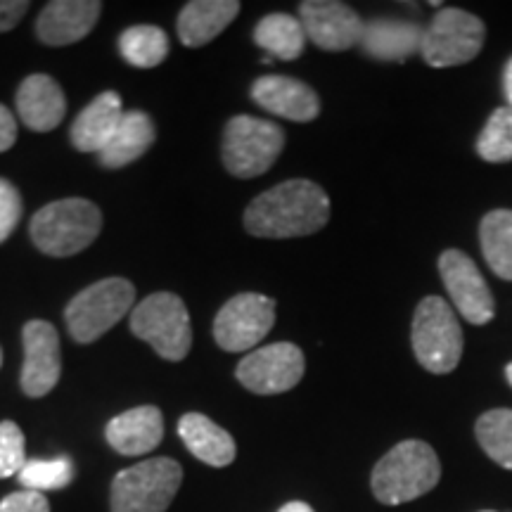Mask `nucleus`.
Instances as JSON below:
<instances>
[{
    "label": "nucleus",
    "mask_w": 512,
    "mask_h": 512,
    "mask_svg": "<svg viewBox=\"0 0 512 512\" xmlns=\"http://www.w3.org/2000/svg\"><path fill=\"white\" fill-rule=\"evenodd\" d=\"M0 363H3V354H0Z\"/></svg>",
    "instance_id": "4c0bfd02"
},
{
    "label": "nucleus",
    "mask_w": 512,
    "mask_h": 512,
    "mask_svg": "<svg viewBox=\"0 0 512 512\" xmlns=\"http://www.w3.org/2000/svg\"><path fill=\"white\" fill-rule=\"evenodd\" d=\"M505 377H508V382H510V387H512V363L508 368H505Z\"/></svg>",
    "instance_id": "e433bc0d"
},
{
    "label": "nucleus",
    "mask_w": 512,
    "mask_h": 512,
    "mask_svg": "<svg viewBox=\"0 0 512 512\" xmlns=\"http://www.w3.org/2000/svg\"><path fill=\"white\" fill-rule=\"evenodd\" d=\"M27 0H0V34L15 29L19 19L27 15Z\"/></svg>",
    "instance_id": "473e14b6"
},
{
    "label": "nucleus",
    "mask_w": 512,
    "mask_h": 512,
    "mask_svg": "<svg viewBox=\"0 0 512 512\" xmlns=\"http://www.w3.org/2000/svg\"><path fill=\"white\" fill-rule=\"evenodd\" d=\"M27 465V441L17 422H0V479L19 475Z\"/></svg>",
    "instance_id": "c756f323"
},
{
    "label": "nucleus",
    "mask_w": 512,
    "mask_h": 512,
    "mask_svg": "<svg viewBox=\"0 0 512 512\" xmlns=\"http://www.w3.org/2000/svg\"><path fill=\"white\" fill-rule=\"evenodd\" d=\"M183 484V467L150 458L121 470L112 482V512H166Z\"/></svg>",
    "instance_id": "39448f33"
},
{
    "label": "nucleus",
    "mask_w": 512,
    "mask_h": 512,
    "mask_svg": "<svg viewBox=\"0 0 512 512\" xmlns=\"http://www.w3.org/2000/svg\"><path fill=\"white\" fill-rule=\"evenodd\" d=\"M102 5L98 0H53L36 19V34L46 46H69L91 34Z\"/></svg>",
    "instance_id": "dca6fc26"
},
{
    "label": "nucleus",
    "mask_w": 512,
    "mask_h": 512,
    "mask_svg": "<svg viewBox=\"0 0 512 512\" xmlns=\"http://www.w3.org/2000/svg\"><path fill=\"white\" fill-rule=\"evenodd\" d=\"M439 273L460 316L472 325H486L494 318V294L470 256L460 249H446L439 256Z\"/></svg>",
    "instance_id": "f8f14e48"
},
{
    "label": "nucleus",
    "mask_w": 512,
    "mask_h": 512,
    "mask_svg": "<svg viewBox=\"0 0 512 512\" xmlns=\"http://www.w3.org/2000/svg\"><path fill=\"white\" fill-rule=\"evenodd\" d=\"M254 41L275 60L292 62L304 55L306 31L302 19L285 15V12H273L256 24Z\"/></svg>",
    "instance_id": "b1692460"
},
{
    "label": "nucleus",
    "mask_w": 512,
    "mask_h": 512,
    "mask_svg": "<svg viewBox=\"0 0 512 512\" xmlns=\"http://www.w3.org/2000/svg\"><path fill=\"white\" fill-rule=\"evenodd\" d=\"M238 0H192L178 15V38L183 46L200 48L214 41L238 17Z\"/></svg>",
    "instance_id": "412c9836"
},
{
    "label": "nucleus",
    "mask_w": 512,
    "mask_h": 512,
    "mask_svg": "<svg viewBox=\"0 0 512 512\" xmlns=\"http://www.w3.org/2000/svg\"><path fill=\"white\" fill-rule=\"evenodd\" d=\"M252 98L266 112L290 121H313L320 114V100L311 86L290 76L268 74L254 81Z\"/></svg>",
    "instance_id": "2eb2a0df"
},
{
    "label": "nucleus",
    "mask_w": 512,
    "mask_h": 512,
    "mask_svg": "<svg viewBox=\"0 0 512 512\" xmlns=\"http://www.w3.org/2000/svg\"><path fill=\"white\" fill-rule=\"evenodd\" d=\"M503 86H505V98H508L510 107H512V60L508 62V67H505V74H503Z\"/></svg>",
    "instance_id": "f704fd0d"
},
{
    "label": "nucleus",
    "mask_w": 512,
    "mask_h": 512,
    "mask_svg": "<svg viewBox=\"0 0 512 512\" xmlns=\"http://www.w3.org/2000/svg\"><path fill=\"white\" fill-rule=\"evenodd\" d=\"M479 242L486 264L498 278L512 280V211L496 209L484 216Z\"/></svg>",
    "instance_id": "393cba45"
},
{
    "label": "nucleus",
    "mask_w": 512,
    "mask_h": 512,
    "mask_svg": "<svg viewBox=\"0 0 512 512\" xmlns=\"http://www.w3.org/2000/svg\"><path fill=\"white\" fill-rule=\"evenodd\" d=\"M413 351L418 363L434 375H446L458 368L463 356V330L441 297H425L413 316Z\"/></svg>",
    "instance_id": "20e7f679"
},
{
    "label": "nucleus",
    "mask_w": 512,
    "mask_h": 512,
    "mask_svg": "<svg viewBox=\"0 0 512 512\" xmlns=\"http://www.w3.org/2000/svg\"><path fill=\"white\" fill-rule=\"evenodd\" d=\"M275 323V302L256 292L233 297L214 320L216 344L228 354H240L259 347Z\"/></svg>",
    "instance_id": "9d476101"
},
{
    "label": "nucleus",
    "mask_w": 512,
    "mask_h": 512,
    "mask_svg": "<svg viewBox=\"0 0 512 512\" xmlns=\"http://www.w3.org/2000/svg\"><path fill=\"white\" fill-rule=\"evenodd\" d=\"M155 124L140 110H128L121 124L105 150L100 152V164L107 169H121V166L136 162L155 143Z\"/></svg>",
    "instance_id": "5701e85b"
},
{
    "label": "nucleus",
    "mask_w": 512,
    "mask_h": 512,
    "mask_svg": "<svg viewBox=\"0 0 512 512\" xmlns=\"http://www.w3.org/2000/svg\"><path fill=\"white\" fill-rule=\"evenodd\" d=\"M19 484L27 491H55L72 482L74 465L69 458H53V460H27L24 470L19 472Z\"/></svg>",
    "instance_id": "c85d7f7f"
},
{
    "label": "nucleus",
    "mask_w": 512,
    "mask_h": 512,
    "mask_svg": "<svg viewBox=\"0 0 512 512\" xmlns=\"http://www.w3.org/2000/svg\"><path fill=\"white\" fill-rule=\"evenodd\" d=\"M22 219V197L19 190L5 178H0V245L10 238Z\"/></svg>",
    "instance_id": "7c9ffc66"
},
{
    "label": "nucleus",
    "mask_w": 512,
    "mask_h": 512,
    "mask_svg": "<svg viewBox=\"0 0 512 512\" xmlns=\"http://www.w3.org/2000/svg\"><path fill=\"white\" fill-rule=\"evenodd\" d=\"M131 330L166 361H183L190 354V313L178 294L157 292L143 299L131 311Z\"/></svg>",
    "instance_id": "0eeeda50"
},
{
    "label": "nucleus",
    "mask_w": 512,
    "mask_h": 512,
    "mask_svg": "<svg viewBox=\"0 0 512 512\" xmlns=\"http://www.w3.org/2000/svg\"><path fill=\"white\" fill-rule=\"evenodd\" d=\"M285 147L283 128L273 121L233 117L223 133V166L238 178H254L266 174Z\"/></svg>",
    "instance_id": "6e6552de"
},
{
    "label": "nucleus",
    "mask_w": 512,
    "mask_h": 512,
    "mask_svg": "<svg viewBox=\"0 0 512 512\" xmlns=\"http://www.w3.org/2000/svg\"><path fill=\"white\" fill-rule=\"evenodd\" d=\"M0 512H50V503L38 491L22 489L0 501Z\"/></svg>",
    "instance_id": "2f4dec72"
},
{
    "label": "nucleus",
    "mask_w": 512,
    "mask_h": 512,
    "mask_svg": "<svg viewBox=\"0 0 512 512\" xmlns=\"http://www.w3.org/2000/svg\"><path fill=\"white\" fill-rule=\"evenodd\" d=\"M330 219L325 190L306 178H294L261 192L245 211V228L256 238L287 240L318 233Z\"/></svg>",
    "instance_id": "f257e3e1"
},
{
    "label": "nucleus",
    "mask_w": 512,
    "mask_h": 512,
    "mask_svg": "<svg viewBox=\"0 0 512 512\" xmlns=\"http://www.w3.org/2000/svg\"><path fill=\"white\" fill-rule=\"evenodd\" d=\"M278 512H313V508H311L309 503H302V501H292V503L283 505V508H280Z\"/></svg>",
    "instance_id": "c9c22d12"
},
{
    "label": "nucleus",
    "mask_w": 512,
    "mask_h": 512,
    "mask_svg": "<svg viewBox=\"0 0 512 512\" xmlns=\"http://www.w3.org/2000/svg\"><path fill=\"white\" fill-rule=\"evenodd\" d=\"M22 389L31 399L50 394L62 375L60 335L46 320H29L22 330Z\"/></svg>",
    "instance_id": "ddd939ff"
},
{
    "label": "nucleus",
    "mask_w": 512,
    "mask_h": 512,
    "mask_svg": "<svg viewBox=\"0 0 512 512\" xmlns=\"http://www.w3.org/2000/svg\"><path fill=\"white\" fill-rule=\"evenodd\" d=\"M475 434L482 451L496 465L512 470V411L494 408L477 420Z\"/></svg>",
    "instance_id": "bb28decb"
},
{
    "label": "nucleus",
    "mask_w": 512,
    "mask_h": 512,
    "mask_svg": "<svg viewBox=\"0 0 512 512\" xmlns=\"http://www.w3.org/2000/svg\"><path fill=\"white\" fill-rule=\"evenodd\" d=\"M482 512H494V510H482Z\"/></svg>",
    "instance_id": "58836bf2"
},
{
    "label": "nucleus",
    "mask_w": 512,
    "mask_h": 512,
    "mask_svg": "<svg viewBox=\"0 0 512 512\" xmlns=\"http://www.w3.org/2000/svg\"><path fill=\"white\" fill-rule=\"evenodd\" d=\"M102 214L93 202L81 197L57 200L36 211L31 219V240L48 256H74L91 247L100 235Z\"/></svg>",
    "instance_id": "7ed1b4c3"
},
{
    "label": "nucleus",
    "mask_w": 512,
    "mask_h": 512,
    "mask_svg": "<svg viewBox=\"0 0 512 512\" xmlns=\"http://www.w3.org/2000/svg\"><path fill=\"white\" fill-rule=\"evenodd\" d=\"M422 34L425 29L415 22L403 19H373L363 27L361 48L363 53L384 62H403L408 57L420 53Z\"/></svg>",
    "instance_id": "6ab92c4d"
},
{
    "label": "nucleus",
    "mask_w": 512,
    "mask_h": 512,
    "mask_svg": "<svg viewBox=\"0 0 512 512\" xmlns=\"http://www.w3.org/2000/svg\"><path fill=\"white\" fill-rule=\"evenodd\" d=\"M178 434L188 451L211 467H226L235 460V441L223 427L202 413H185L178 422Z\"/></svg>",
    "instance_id": "4be33fe9"
},
{
    "label": "nucleus",
    "mask_w": 512,
    "mask_h": 512,
    "mask_svg": "<svg viewBox=\"0 0 512 512\" xmlns=\"http://www.w3.org/2000/svg\"><path fill=\"white\" fill-rule=\"evenodd\" d=\"M105 437L121 456H145L164 439L162 411L157 406L131 408L110 420Z\"/></svg>",
    "instance_id": "a211bd4d"
},
{
    "label": "nucleus",
    "mask_w": 512,
    "mask_h": 512,
    "mask_svg": "<svg viewBox=\"0 0 512 512\" xmlns=\"http://www.w3.org/2000/svg\"><path fill=\"white\" fill-rule=\"evenodd\" d=\"M136 302V287L124 278L100 280L76 294L64 311L69 335L79 344H91L114 328Z\"/></svg>",
    "instance_id": "423d86ee"
},
{
    "label": "nucleus",
    "mask_w": 512,
    "mask_h": 512,
    "mask_svg": "<svg viewBox=\"0 0 512 512\" xmlns=\"http://www.w3.org/2000/svg\"><path fill=\"white\" fill-rule=\"evenodd\" d=\"M67 102L64 93L53 76L31 74L22 81L17 91V114L22 124L31 131L46 133L62 124Z\"/></svg>",
    "instance_id": "f3484780"
},
{
    "label": "nucleus",
    "mask_w": 512,
    "mask_h": 512,
    "mask_svg": "<svg viewBox=\"0 0 512 512\" xmlns=\"http://www.w3.org/2000/svg\"><path fill=\"white\" fill-rule=\"evenodd\" d=\"M124 102L119 93H100L91 105L76 117L72 126V143L79 152H100L110 143L121 119H124Z\"/></svg>",
    "instance_id": "aec40b11"
},
{
    "label": "nucleus",
    "mask_w": 512,
    "mask_h": 512,
    "mask_svg": "<svg viewBox=\"0 0 512 512\" xmlns=\"http://www.w3.org/2000/svg\"><path fill=\"white\" fill-rule=\"evenodd\" d=\"M304 354L302 349L290 342L268 344L247 354L235 368V377L252 394L271 396L285 394L297 387L304 377Z\"/></svg>",
    "instance_id": "9b49d317"
},
{
    "label": "nucleus",
    "mask_w": 512,
    "mask_h": 512,
    "mask_svg": "<svg viewBox=\"0 0 512 512\" xmlns=\"http://www.w3.org/2000/svg\"><path fill=\"white\" fill-rule=\"evenodd\" d=\"M306 38H311L318 48L330 53H342L354 46H361L363 19L347 3L337 0H306L299 5Z\"/></svg>",
    "instance_id": "4468645a"
},
{
    "label": "nucleus",
    "mask_w": 512,
    "mask_h": 512,
    "mask_svg": "<svg viewBox=\"0 0 512 512\" xmlns=\"http://www.w3.org/2000/svg\"><path fill=\"white\" fill-rule=\"evenodd\" d=\"M484 22L460 8L439 10L422 34L420 55L434 69L458 67L482 53Z\"/></svg>",
    "instance_id": "1a4fd4ad"
},
{
    "label": "nucleus",
    "mask_w": 512,
    "mask_h": 512,
    "mask_svg": "<svg viewBox=\"0 0 512 512\" xmlns=\"http://www.w3.org/2000/svg\"><path fill=\"white\" fill-rule=\"evenodd\" d=\"M441 479V463L425 441L408 439L396 444L375 465L370 477L373 496L384 505H403L430 494Z\"/></svg>",
    "instance_id": "f03ea898"
},
{
    "label": "nucleus",
    "mask_w": 512,
    "mask_h": 512,
    "mask_svg": "<svg viewBox=\"0 0 512 512\" xmlns=\"http://www.w3.org/2000/svg\"><path fill=\"white\" fill-rule=\"evenodd\" d=\"M17 140V121L5 105H0V152H8Z\"/></svg>",
    "instance_id": "72a5a7b5"
},
{
    "label": "nucleus",
    "mask_w": 512,
    "mask_h": 512,
    "mask_svg": "<svg viewBox=\"0 0 512 512\" xmlns=\"http://www.w3.org/2000/svg\"><path fill=\"white\" fill-rule=\"evenodd\" d=\"M477 152L484 162H512V107H501L486 121L477 138Z\"/></svg>",
    "instance_id": "cd10ccee"
},
{
    "label": "nucleus",
    "mask_w": 512,
    "mask_h": 512,
    "mask_svg": "<svg viewBox=\"0 0 512 512\" xmlns=\"http://www.w3.org/2000/svg\"><path fill=\"white\" fill-rule=\"evenodd\" d=\"M119 53L138 69H152L169 55V36L152 24H138L119 36Z\"/></svg>",
    "instance_id": "a878e982"
}]
</instances>
